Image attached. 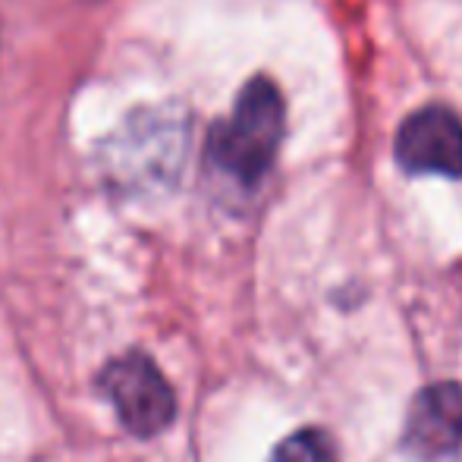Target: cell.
<instances>
[{"instance_id":"6da1fadb","label":"cell","mask_w":462,"mask_h":462,"mask_svg":"<svg viewBox=\"0 0 462 462\" xmlns=\"http://www.w3.org/2000/svg\"><path fill=\"white\" fill-rule=\"evenodd\" d=\"M286 129L283 95L268 76L245 82L230 116L208 135V161L239 186H258L274 164Z\"/></svg>"},{"instance_id":"7a4b0ae2","label":"cell","mask_w":462,"mask_h":462,"mask_svg":"<svg viewBox=\"0 0 462 462\" xmlns=\"http://www.w3.org/2000/svg\"><path fill=\"white\" fill-rule=\"evenodd\" d=\"M104 396L116 409V419L135 438H154L177 415V396L161 368L145 353H126L101 374Z\"/></svg>"},{"instance_id":"3957f363","label":"cell","mask_w":462,"mask_h":462,"mask_svg":"<svg viewBox=\"0 0 462 462\" xmlns=\"http://www.w3.org/2000/svg\"><path fill=\"white\" fill-rule=\"evenodd\" d=\"M393 154L415 177L462 180V116L447 104H425L402 120Z\"/></svg>"},{"instance_id":"277c9868","label":"cell","mask_w":462,"mask_h":462,"mask_svg":"<svg viewBox=\"0 0 462 462\" xmlns=\"http://www.w3.org/2000/svg\"><path fill=\"white\" fill-rule=\"evenodd\" d=\"M402 444L419 462H462V383H431L415 393Z\"/></svg>"},{"instance_id":"5b68a950","label":"cell","mask_w":462,"mask_h":462,"mask_svg":"<svg viewBox=\"0 0 462 462\" xmlns=\"http://www.w3.org/2000/svg\"><path fill=\"white\" fill-rule=\"evenodd\" d=\"M268 462H337V447L321 428H302L280 440Z\"/></svg>"}]
</instances>
